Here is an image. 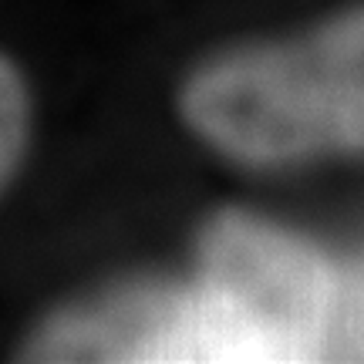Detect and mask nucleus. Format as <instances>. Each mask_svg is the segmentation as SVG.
Segmentation results:
<instances>
[{"mask_svg":"<svg viewBox=\"0 0 364 364\" xmlns=\"http://www.w3.org/2000/svg\"><path fill=\"white\" fill-rule=\"evenodd\" d=\"M361 358V273L247 213L199 236L193 290L142 294L129 361L294 364Z\"/></svg>","mask_w":364,"mask_h":364,"instance_id":"1","label":"nucleus"},{"mask_svg":"<svg viewBox=\"0 0 364 364\" xmlns=\"http://www.w3.org/2000/svg\"><path fill=\"white\" fill-rule=\"evenodd\" d=\"M27 129H31V108H27V88L14 65L0 54V189L11 182L27 149Z\"/></svg>","mask_w":364,"mask_h":364,"instance_id":"3","label":"nucleus"},{"mask_svg":"<svg viewBox=\"0 0 364 364\" xmlns=\"http://www.w3.org/2000/svg\"><path fill=\"white\" fill-rule=\"evenodd\" d=\"M186 125L226 159L287 166L358 152L364 135V27L351 11L290 44L226 54L182 88Z\"/></svg>","mask_w":364,"mask_h":364,"instance_id":"2","label":"nucleus"}]
</instances>
